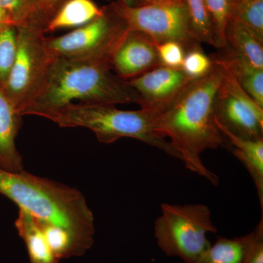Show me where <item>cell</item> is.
<instances>
[{"mask_svg": "<svg viewBox=\"0 0 263 263\" xmlns=\"http://www.w3.org/2000/svg\"><path fill=\"white\" fill-rule=\"evenodd\" d=\"M227 46L263 70V41L241 24L230 20L226 31Z\"/></svg>", "mask_w": 263, "mask_h": 263, "instance_id": "obj_17", "label": "cell"}, {"mask_svg": "<svg viewBox=\"0 0 263 263\" xmlns=\"http://www.w3.org/2000/svg\"><path fill=\"white\" fill-rule=\"evenodd\" d=\"M103 12V8H98L92 0H67L48 21L44 32L82 27L98 18Z\"/></svg>", "mask_w": 263, "mask_h": 263, "instance_id": "obj_16", "label": "cell"}, {"mask_svg": "<svg viewBox=\"0 0 263 263\" xmlns=\"http://www.w3.org/2000/svg\"><path fill=\"white\" fill-rule=\"evenodd\" d=\"M154 230L161 250L184 263L195 260L206 250L212 245L206 235L217 232L210 209L204 204H161V215Z\"/></svg>", "mask_w": 263, "mask_h": 263, "instance_id": "obj_5", "label": "cell"}, {"mask_svg": "<svg viewBox=\"0 0 263 263\" xmlns=\"http://www.w3.org/2000/svg\"><path fill=\"white\" fill-rule=\"evenodd\" d=\"M252 233L243 263H263V214Z\"/></svg>", "mask_w": 263, "mask_h": 263, "instance_id": "obj_26", "label": "cell"}, {"mask_svg": "<svg viewBox=\"0 0 263 263\" xmlns=\"http://www.w3.org/2000/svg\"><path fill=\"white\" fill-rule=\"evenodd\" d=\"M189 16L190 29L197 43L215 46L214 29L204 0H183Z\"/></svg>", "mask_w": 263, "mask_h": 263, "instance_id": "obj_19", "label": "cell"}, {"mask_svg": "<svg viewBox=\"0 0 263 263\" xmlns=\"http://www.w3.org/2000/svg\"><path fill=\"white\" fill-rule=\"evenodd\" d=\"M10 27H16L10 15L3 8H0V32Z\"/></svg>", "mask_w": 263, "mask_h": 263, "instance_id": "obj_28", "label": "cell"}, {"mask_svg": "<svg viewBox=\"0 0 263 263\" xmlns=\"http://www.w3.org/2000/svg\"><path fill=\"white\" fill-rule=\"evenodd\" d=\"M214 113L218 127L245 139H263V108L240 87L226 67Z\"/></svg>", "mask_w": 263, "mask_h": 263, "instance_id": "obj_9", "label": "cell"}, {"mask_svg": "<svg viewBox=\"0 0 263 263\" xmlns=\"http://www.w3.org/2000/svg\"><path fill=\"white\" fill-rule=\"evenodd\" d=\"M110 6L127 30L145 33L157 44L176 41L181 43L186 51L200 46L192 34L183 0H164L136 7L117 1Z\"/></svg>", "mask_w": 263, "mask_h": 263, "instance_id": "obj_7", "label": "cell"}, {"mask_svg": "<svg viewBox=\"0 0 263 263\" xmlns=\"http://www.w3.org/2000/svg\"><path fill=\"white\" fill-rule=\"evenodd\" d=\"M16 28L14 62L2 88L22 117L24 109L44 80L53 57L46 46L44 29L32 26Z\"/></svg>", "mask_w": 263, "mask_h": 263, "instance_id": "obj_6", "label": "cell"}, {"mask_svg": "<svg viewBox=\"0 0 263 263\" xmlns=\"http://www.w3.org/2000/svg\"><path fill=\"white\" fill-rule=\"evenodd\" d=\"M213 57L226 65L240 87L263 108V70L254 67L230 47Z\"/></svg>", "mask_w": 263, "mask_h": 263, "instance_id": "obj_13", "label": "cell"}, {"mask_svg": "<svg viewBox=\"0 0 263 263\" xmlns=\"http://www.w3.org/2000/svg\"><path fill=\"white\" fill-rule=\"evenodd\" d=\"M206 75L193 79L157 117V129L179 155L185 167L217 186L219 178L205 167L201 155L224 145L226 138L216 125L214 102L226 67L212 57Z\"/></svg>", "mask_w": 263, "mask_h": 263, "instance_id": "obj_1", "label": "cell"}, {"mask_svg": "<svg viewBox=\"0 0 263 263\" xmlns=\"http://www.w3.org/2000/svg\"><path fill=\"white\" fill-rule=\"evenodd\" d=\"M126 31L125 24L109 6L89 23L60 37H46V46L53 58L113 53Z\"/></svg>", "mask_w": 263, "mask_h": 263, "instance_id": "obj_8", "label": "cell"}, {"mask_svg": "<svg viewBox=\"0 0 263 263\" xmlns=\"http://www.w3.org/2000/svg\"><path fill=\"white\" fill-rule=\"evenodd\" d=\"M15 226L27 246L29 263H60L37 221L29 213L19 209Z\"/></svg>", "mask_w": 263, "mask_h": 263, "instance_id": "obj_15", "label": "cell"}, {"mask_svg": "<svg viewBox=\"0 0 263 263\" xmlns=\"http://www.w3.org/2000/svg\"><path fill=\"white\" fill-rule=\"evenodd\" d=\"M204 2L214 29V47L224 48L227 46V26L231 18L235 0H204Z\"/></svg>", "mask_w": 263, "mask_h": 263, "instance_id": "obj_22", "label": "cell"}, {"mask_svg": "<svg viewBox=\"0 0 263 263\" xmlns=\"http://www.w3.org/2000/svg\"><path fill=\"white\" fill-rule=\"evenodd\" d=\"M0 8L10 15L16 27L32 26L45 29L47 24L33 0H0Z\"/></svg>", "mask_w": 263, "mask_h": 263, "instance_id": "obj_20", "label": "cell"}, {"mask_svg": "<svg viewBox=\"0 0 263 263\" xmlns=\"http://www.w3.org/2000/svg\"><path fill=\"white\" fill-rule=\"evenodd\" d=\"M157 114L148 109L122 110L113 105L75 103L62 109L51 121L61 127L87 128L103 143L135 138L180 160L168 140L157 129Z\"/></svg>", "mask_w": 263, "mask_h": 263, "instance_id": "obj_4", "label": "cell"}, {"mask_svg": "<svg viewBox=\"0 0 263 263\" xmlns=\"http://www.w3.org/2000/svg\"><path fill=\"white\" fill-rule=\"evenodd\" d=\"M0 193L36 220L67 230L86 253L94 243V215L77 189L39 177L24 170L0 169Z\"/></svg>", "mask_w": 263, "mask_h": 263, "instance_id": "obj_3", "label": "cell"}, {"mask_svg": "<svg viewBox=\"0 0 263 263\" xmlns=\"http://www.w3.org/2000/svg\"><path fill=\"white\" fill-rule=\"evenodd\" d=\"M161 65L181 69L186 49L181 43L167 41L157 45Z\"/></svg>", "mask_w": 263, "mask_h": 263, "instance_id": "obj_25", "label": "cell"}, {"mask_svg": "<svg viewBox=\"0 0 263 263\" xmlns=\"http://www.w3.org/2000/svg\"><path fill=\"white\" fill-rule=\"evenodd\" d=\"M17 28L0 32V86L3 87L11 70L16 52Z\"/></svg>", "mask_w": 263, "mask_h": 263, "instance_id": "obj_23", "label": "cell"}, {"mask_svg": "<svg viewBox=\"0 0 263 263\" xmlns=\"http://www.w3.org/2000/svg\"><path fill=\"white\" fill-rule=\"evenodd\" d=\"M112 53L56 57L32 100L22 112L51 120L60 110L77 103L113 105L141 103L127 81L111 72Z\"/></svg>", "mask_w": 263, "mask_h": 263, "instance_id": "obj_2", "label": "cell"}, {"mask_svg": "<svg viewBox=\"0 0 263 263\" xmlns=\"http://www.w3.org/2000/svg\"><path fill=\"white\" fill-rule=\"evenodd\" d=\"M162 1H164V0H141V5L154 4V3H157Z\"/></svg>", "mask_w": 263, "mask_h": 263, "instance_id": "obj_30", "label": "cell"}, {"mask_svg": "<svg viewBox=\"0 0 263 263\" xmlns=\"http://www.w3.org/2000/svg\"><path fill=\"white\" fill-rule=\"evenodd\" d=\"M67 0H33L41 14L47 21L53 18Z\"/></svg>", "mask_w": 263, "mask_h": 263, "instance_id": "obj_27", "label": "cell"}, {"mask_svg": "<svg viewBox=\"0 0 263 263\" xmlns=\"http://www.w3.org/2000/svg\"><path fill=\"white\" fill-rule=\"evenodd\" d=\"M192 80L181 69L160 65L127 81L139 95L141 108L160 112Z\"/></svg>", "mask_w": 263, "mask_h": 263, "instance_id": "obj_11", "label": "cell"}, {"mask_svg": "<svg viewBox=\"0 0 263 263\" xmlns=\"http://www.w3.org/2000/svg\"><path fill=\"white\" fill-rule=\"evenodd\" d=\"M118 1L129 7H136L141 5V0H118Z\"/></svg>", "mask_w": 263, "mask_h": 263, "instance_id": "obj_29", "label": "cell"}, {"mask_svg": "<svg viewBox=\"0 0 263 263\" xmlns=\"http://www.w3.org/2000/svg\"><path fill=\"white\" fill-rule=\"evenodd\" d=\"M252 236V233L234 238L219 236L214 245L189 263H243Z\"/></svg>", "mask_w": 263, "mask_h": 263, "instance_id": "obj_18", "label": "cell"}, {"mask_svg": "<svg viewBox=\"0 0 263 263\" xmlns=\"http://www.w3.org/2000/svg\"><path fill=\"white\" fill-rule=\"evenodd\" d=\"M157 45L145 33L127 29L110 57L112 70L118 77L129 81L159 67Z\"/></svg>", "mask_w": 263, "mask_h": 263, "instance_id": "obj_10", "label": "cell"}, {"mask_svg": "<svg viewBox=\"0 0 263 263\" xmlns=\"http://www.w3.org/2000/svg\"><path fill=\"white\" fill-rule=\"evenodd\" d=\"M22 117L0 86V169L8 172L24 170L22 157L15 143Z\"/></svg>", "mask_w": 263, "mask_h": 263, "instance_id": "obj_12", "label": "cell"}, {"mask_svg": "<svg viewBox=\"0 0 263 263\" xmlns=\"http://www.w3.org/2000/svg\"><path fill=\"white\" fill-rule=\"evenodd\" d=\"M230 20L241 24L263 41V0H236Z\"/></svg>", "mask_w": 263, "mask_h": 263, "instance_id": "obj_21", "label": "cell"}, {"mask_svg": "<svg viewBox=\"0 0 263 263\" xmlns=\"http://www.w3.org/2000/svg\"><path fill=\"white\" fill-rule=\"evenodd\" d=\"M212 66V59L199 46L186 51L181 69L189 77L195 79L206 75Z\"/></svg>", "mask_w": 263, "mask_h": 263, "instance_id": "obj_24", "label": "cell"}, {"mask_svg": "<svg viewBox=\"0 0 263 263\" xmlns=\"http://www.w3.org/2000/svg\"><path fill=\"white\" fill-rule=\"evenodd\" d=\"M219 129L234 147L233 155L245 165L253 180L263 213V139H245Z\"/></svg>", "mask_w": 263, "mask_h": 263, "instance_id": "obj_14", "label": "cell"}]
</instances>
